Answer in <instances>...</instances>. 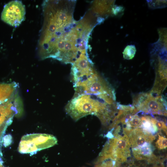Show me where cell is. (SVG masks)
Segmentation results:
<instances>
[{
  "label": "cell",
  "instance_id": "obj_1",
  "mask_svg": "<svg viewBox=\"0 0 167 167\" xmlns=\"http://www.w3.org/2000/svg\"><path fill=\"white\" fill-rule=\"evenodd\" d=\"M76 1L47 0L43 4L44 21L39 40L42 59L52 58L72 64L87 55L89 36L101 23L90 9L78 21L74 18Z\"/></svg>",
  "mask_w": 167,
  "mask_h": 167
},
{
  "label": "cell",
  "instance_id": "obj_2",
  "mask_svg": "<svg viewBox=\"0 0 167 167\" xmlns=\"http://www.w3.org/2000/svg\"><path fill=\"white\" fill-rule=\"evenodd\" d=\"M110 104L96 96L87 94H74L66 105V113L77 121L89 114L98 118L108 109Z\"/></svg>",
  "mask_w": 167,
  "mask_h": 167
},
{
  "label": "cell",
  "instance_id": "obj_3",
  "mask_svg": "<svg viewBox=\"0 0 167 167\" xmlns=\"http://www.w3.org/2000/svg\"><path fill=\"white\" fill-rule=\"evenodd\" d=\"M74 86V94L94 95L105 101L116 99L113 90L96 71Z\"/></svg>",
  "mask_w": 167,
  "mask_h": 167
},
{
  "label": "cell",
  "instance_id": "obj_4",
  "mask_svg": "<svg viewBox=\"0 0 167 167\" xmlns=\"http://www.w3.org/2000/svg\"><path fill=\"white\" fill-rule=\"evenodd\" d=\"M114 136L106 144L102 153L101 160L110 158L124 162L131 156V146L128 137L123 131Z\"/></svg>",
  "mask_w": 167,
  "mask_h": 167
},
{
  "label": "cell",
  "instance_id": "obj_5",
  "mask_svg": "<svg viewBox=\"0 0 167 167\" xmlns=\"http://www.w3.org/2000/svg\"><path fill=\"white\" fill-rule=\"evenodd\" d=\"M58 142L54 135L45 134H32L23 136L19 144L18 151L22 154H34L37 152L52 147Z\"/></svg>",
  "mask_w": 167,
  "mask_h": 167
},
{
  "label": "cell",
  "instance_id": "obj_6",
  "mask_svg": "<svg viewBox=\"0 0 167 167\" xmlns=\"http://www.w3.org/2000/svg\"><path fill=\"white\" fill-rule=\"evenodd\" d=\"M133 105L137 111L146 114L166 115V103L160 95L140 93L134 98Z\"/></svg>",
  "mask_w": 167,
  "mask_h": 167
},
{
  "label": "cell",
  "instance_id": "obj_7",
  "mask_svg": "<svg viewBox=\"0 0 167 167\" xmlns=\"http://www.w3.org/2000/svg\"><path fill=\"white\" fill-rule=\"evenodd\" d=\"M25 14V6L22 1H12L4 6L1 19L7 24L16 27L24 20Z\"/></svg>",
  "mask_w": 167,
  "mask_h": 167
},
{
  "label": "cell",
  "instance_id": "obj_8",
  "mask_svg": "<svg viewBox=\"0 0 167 167\" xmlns=\"http://www.w3.org/2000/svg\"><path fill=\"white\" fill-rule=\"evenodd\" d=\"M96 71L88 55H83L72 64L71 80L75 85L85 79Z\"/></svg>",
  "mask_w": 167,
  "mask_h": 167
},
{
  "label": "cell",
  "instance_id": "obj_9",
  "mask_svg": "<svg viewBox=\"0 0 167 167\" xmlns=\"http://www.w3.org/2000/svg\"><path fill=\"white\" fill-rule=\"evenodd\" d=\"M127 136L132 148L146 143H151L155 139L154 135L148 133L140 128L132 130Z\"/></svg>",
  "mask_w": 167,
  "mask_h": 167
},
{
  "label": "cell",
  "instance_id": "obj_10",
  "mask_svg": "<svg viewBox=\"0 0 167 167\" xmlns=\"http://www.w3.org/2000/svg\"><path fill=\"white\" fill-rule=\"evenodd\" d=\"M114 2L113 0H95L90 9L97 16L103 18L102 17L114 14Z\"/></svg>",
  "mask_w": 167,
  "mask_h": 167
},
{
  "label": "cell",
  "instance_id": "obj_11",
  "mask_svg": "<svg viewBox=\"0 0 167 167\" xmlns=\"http://www.w3.org/2000/svg\"><path fill=\"white\" fill-rule=\"evenodd\" d=\"M134 157L137 160H153L156 156L153 154L151 143H147L138 147L132 148Z\"/></svg>",
  "mask_w": 167,
  "mask_h": 167
},
{
  "label": "cell",
  "instance_id": "obj_12",
  "mask_svg": "<svg viewBox=\"0 0 167 167\" xmlns=\"http://www.w3.org/2000/svg\"><path fill=\"white\" fill-rule=\"evenodd\" d=\"M13 103L8 101L4 105L0 106V127L6 119L13 118L15 114Z\"/></svg>",
  "mask_w": 167,
  "mask_h": 167
},
{
  "label": "cell",
  "instance_id": "obj_13",
  "mask_svg": "<svg viewBox=\"0 0 167 167\" xmlns=\"http://www.w3.org/2000/svg\"><path fill=\"white\" fill-rule=\"evenodd\" d=\"M141 128L148 134L154 135L158 131L153 121V118L148 116H144L140 118Z\"/></svg>",
  "mask_w": 167,
  "mask_h": 167
},
{
  "label": "cell",
  "instance_id": "obj_14",
  "mask_svg": "<svg viewBox=\"0 0 167 167\" xmlns=\"http://www.w3.org/2000/svg\"><path fill=\"white\" fill-rule=\"evenodd\" d=\"M136 52V48L135 45H128L122 52L123 57L126 59H131L134 57Z\"/></svg>",
  "mask_w": 167,
  "mask_h": 167
},
{
  "label": "cell",
  "instance_id": "obj_15",
  "mask_svg": "<svg viewBox=\"0 0 167 167\" xmlns=\"http://www.w3.org/2000/svg\"><path fill=\"white\" fill-rule=\"evenodd\" d=\"M156 142V147L160 150L166 149L167 147V139L165 137L159 134Z\"/></svg>",
  "mask_w": 167,
  "mask_h": 167
},
{
  "label": "cell",
  "instance_id": "obj_16",
  "mask_svg": "<svg viewBox=\"0 0 167 167\" xmlns=\"http://www.w3.org/2000/svg\"><path fill=\"white\" fill-rule=\"evenodd\" d=\"M153 121L158 130H162L167 134V126L164 122L154 118Z\"/></svg>",
  "mask_w": 167,
  "mask_h": 167
},
{
  "label": "cell",
  "instance_id": "obj_17",
  "mask_svg": "<svg viewBox=\"0 0 167 167\" xmlns=\"http://www.w3.org/2000/svg\"><path fill=\"white\" fill-rule=\"evenodd\" d=\"M11 137L9 135H6L3 138V144L5 147L8 146L11 142Z\"/></svg>",
  "mask_w": 167,
  "mask_h": 167
},
{
  "label": "cell",
  "instance_id": "obj_18",
  "mask_svg": "<svg viewBox=\"0 0 167 167\" xmlns=\"http://www.w3.org/2000/svg\"><path fill=\"white\" fill-rule=\"evenodd\" d=\"M2 161H1V159H0V167H4L2 165Z\"/></svg>",
  "mask_w": 167,
  "mask_h": 167
}]
</instances>
